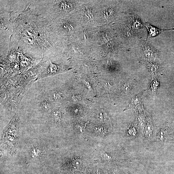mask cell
<instances>
[{
    "instance_id": "1",
    "label": "cell",
    "mask_w": 174,
    "mask_h": 174,
    "mask_svg": "<svg viewBox=\"0 0 174 174\" xmlns=\"http://www.w3.org/2000/svg\"><path fill=\"white\" fill-rule=\"evenodd\" d=\"M9 16L13 31L9 50L17 49L37 57L68 56V44L55 32L48 6L26 1L24 10L10 12Z\"/></svg>"
},
{
    "instance_id": "2",
    "label": "cell",
    "mask_w": 174,
    "mask_h": 174,
    "mask_svg": "<svg viewBox=\"0 0 174 174\" xmlns=\"http://www.w3.org/2000/svg\"><path fill=\"white\" fill-rule=\"evenodd\" d=\"M56 33L68 44L77 41L82 28L80 19L76 12L52 20Z\"/></svg>"
},
{
    "instance_id": "3",
    "label": "cell",
    "mask_w": 174,
    "mask_h": 174,
    "mask_svg": "<svg viewBox=\"0 0 174 174\" xmlns=\"http://www.w3.org/2000/svg\"><path fill=\"white\" fill-rule=\"evenodd\" d=\"M100 1H79L76 13L82 26L96 28L100 27L98 6Z\"/></svg>"
},
{
    "instance_id": "4",
    "label": "cell",
    "mask_w": 174,
    "mask_h": 174,
    "mask_svg": "<svg viewBox=\"0 0 174 174\" xmlns=\"http://www.w3.org/2000/svg\"><path fill=\"white\" fill-rule=\"evenodd\" d=\"M20 119L15 114L2 132L1 142L10 154L14 156L17 151Z\"/></svg>"
},
{
    "instance_id": "5",
    "label": "cell",
    "mask_w": 174,
    "mask_h": 174,
    "mask_svg": "<svg viewBox=\"0 0 174 174\" xmlns=\"http://www.w3.org/2000/svg\"><path fill=\"white\" fill-rule=\"evenodd\" d=\"M120 4L118 1H100L98 6L100 27L109 25L118 17Z\"/></svg>"
},
{
    "instance_id": "6",
    "label": "cell",
    "mask_w": 174,
    "mask_h": 174,
    "mask_svg": "<svg viewBox=\"0 0 174 174\" xmlns=\"http://www.w3.org/2000/svg\"><path fill=\"white\" fill-rule=\"evenodd\" d=\"M78 6L79 1H54L52 8L53 19L68 16L76 12Z\"/></svg>"
},
{
    "instance_id": "7",
    "label": "cell",
    "mask_w": 174,
    "mask_h": 174,
    "mask_svg": "<svg viewBox=\"0 0 174 174\" xmlns=\"http://www.w3.org/2000/svg\"><path fill=\"white\" fill-rule=\"evenodd\" d=\"M72 68L70 65L62 64H56L53 63L51 60H49L48 66L37 74L35 81L48 77L53 76L60 73H64L70 70Z\"/></svg>"
},
{
    "instance_id": "8",
    "label": "cell",
    "mask_w": 174,
    "mask_h": 174,
    "mask_svg": "<svg viewBox=\"0 0 174 174\" xmlns=\"http://www.w3.org/2000/svg\"><path fill=\"white\" fill-rule=\"evenodd\" d=\"M37 101L39 109L42 113H49L55 108V105L47 95L46 91H43L38 95Z\"/></svg>"
},
{
    "instance_id": "9",
    "label": "cell",
    "mask_w": 174,
    "mask_h": 174,
    "mask_svg": "<svg viewBox=\"0 0 174 174\" xmlns=\"http://www.w3.org/2000/svg\"><path fill=\"white\" fill-rule=\"evenodd\" d=\"M46 92L54 105L55 104L61 102L66 98L64 92L61 91L52 90L46 91Z\"/></svg>"
},
{
    "instance_id": "10",
    "label": "cell",
    "mask_w": 174,
    "mask_h": 174,
    "mask_svg": "<svg viewBox=\"0 0 174 174\" xmlns=\"http://www.w3.org/2000/svg\"><path fill=\"white\" fill-rule=\"evenodd\" d=\"M173 135L172 129L168 126H164L160 130L158 137L161 141L165 142L171 140Z\"/></svg>"
},
{
    "instance_id": "11",
    "label": "cell",
    "mask_w": 174,
    "mask_h": 174,
    "mask_svg": "<svg viewBox=\"0 0 174 174\" xmlns=\"http://www.w3.org/2000/svg\"><path fill=\"white\" fill-rule=\"evenodd\" d=\"M143 93V92H141L133 97L132 99H131L129 104L124 109V110H126L130 109H138L141 108Z\"/></svg>"
},
{
    "instance_id": "12",
    "label": "cell",
    "mask_w": 174,
    "mask_h": 174,
    "mask_svg": "<svg viewBox=\"0 0 174 174\" xmlns=\"http://www.w3.org/2000/svg\"><path fill=\"white\" fill-rule=\"evenodd\" d=\"M49 114L48 121L50 124H58L61 121L62 113L59 109L54 108Z\"/></svg>"
},
{
    "instance_id": "13",
    "label": "cell",
    "mask_w": 174,
    "mask_h": 174,
    "mask_svg": "<svg viewBox=\"0 0 174 174\" xmlns=\"http://www.w3.org/2000/svg\"><path fill=\"white\" fill-rule=\"evenodd\" d=\"M145 26L147 28L148 31L149 38L156 37L159 34H160L161 33L165 31L174 30V28L169 29H159V28L152 26L148 22H146L145 23Z\"/></svg>"
},
{
    "instance_id": "14",
    "label": "cell",
    "mask_w": 174,
    "mask_h": 174,
    "mask_svg": "<svg viewBox=\"0 0 174 174\" xmlns=\"http://www.w3.org/2000/svg\"><path fill=\"white\" fill-rule=\"evenodd\" d=\"M13 30L12 26L10 22L5 18L1 17V31Z\"/></svg>"
},
{
    "instance_id": "15",
    "label": "cell",
    "mask_w": 174,
    "mask_h": 174,
    "mask_svg": "<svg viewBox=\"0 0 174 174\" xmlns=\"http://www.w3.org/2000/svg\"><path fill=\"white\" fill-rule=\"evenodd\" d=\"M154 49H153L149 45L146 44L144 47V55L147 58L151 59L155 56Z\"/></svg>"
},
{
    "instance_id": "16",
    "label": "cell",
    "mask_w": 174,
    "mask_h": 174,
    "mask_svg": "<svg viewBox=\"0 0 174 174\" xmlns=\"http://www.w3.org/2000/svg\"><path fill=\"white\" fill-rule=\"evenodd\" d=\"M131 86L129 83H125L123 85L122 87V90L125 93H128L130 90Z\"/></svg>"
},
{
    "instance_id": "17",
    "label": "cell",
    "mask_w": 174,
    "mask_h": 174,
    "mask_svg": "<svg viewBox=\"0 0 174 174\" xmlns=\"http://www.w3.org/2000/svg\"><path fill=\"white\" fill-rule=\"evenodd\" d=\"M71 100L73 102L79 101L81 99V98L79 95H73L70 98Z\"/></svg>"
},
{
    "instance_id": "18",
    "label": "cell",
    "mask_w": 174,
    "mask_h": 174,
    "mask_svg": "<svg viewBox=\"0 0 174 174\" xmlns=\"http://www.w3.org/2000/svg\"><path fill=\"white\" fill-rule=\"evenodd\" d=\"M45 2H46V3H47V2H47V1H45Z\"/></svg>"
}]
</instances>
